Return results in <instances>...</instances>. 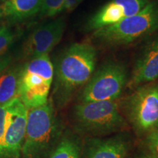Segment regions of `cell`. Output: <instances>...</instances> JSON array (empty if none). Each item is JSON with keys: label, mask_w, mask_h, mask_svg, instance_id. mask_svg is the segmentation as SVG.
Returning <instances> with one entry per match:
<instances>
[{"label": "cell", "mask_w": 158, "mask_h": 158, "mask_svg": "<svg viewBox=\"0 0 158 158\" xmlns=\"http://www.w3.org/2000/svg\"><path fill=\"white\" fill-rule=\"evenodd\" d=\"M98 51L90 43H75L67 47L57 59L54 95L59 104H65L89 81L95 69Z\"/></svg>", "instance_id": "6da1fadb"}, {"label": "cell", "mask_w": 158, "mask_h": 158, "mask_svg": "<svg viewBox=\"0 0 158 158\" xmlns=\"http://www.w3.org/2000/svg\"><path fill=\"white\" fill-rule=\"evenodd\" d=\"M158 29V0L116 24L92 31L89 43L94 46L116 48L145 40Z\"/></svg>", "instance_id": "7a4b0ae2"}, {"label": "cell", "mask_w": 158, "mask_h": 158, "mask_svg": "<svg viewBox=\"0 0 158 158\" xmlns=\"http://www.w3.org/2000/svg\"><path fill=\"white\" fill-rule=\"evenodd\" d=\"M54 79V66L48 54L29 59L20 70L18 98L28 110L43 106Z\"/></svg>", "instance_id": "3957f363"}, {"label": "cell", "mask_w": 158, "mask_h": 158, "mask_svg": "<svg viewBox=\"0 0 158 158\" xmlns=\"http://www.w3.org/2000/svg\"><path fill=\"white\" fill-rule=\"evenodd\" d=\"M57 122L50 102L28 110L27 127L21 149L23 158L43 155L56 138Z\"/></svg>", "instance_id": "277c9868"}, {"label": "cell", "mask_w": 158, "mask_h": 158, "mask_svg": "<svg viewBox=\"0 0 158 158\" xmlns=\"http://www.w3.org/2000/svg\"><path fill=\"white\" fill-rule=\"evenodd\" d=\"M75 117L79 127L93 135L115 133L126 124L116 100L81 102L75 108Z\"/></svg>", "instance_id": "5b68a950"}, {"label": "cell", "mask_w": 158, "mask_h": 158, "mask_svg": "<svg viewBox=\"0 0 158 158\" xmlns=\"http://www.w3.org/2000/svg\"><path fill=\"white\" fill-rule=\"evenodd\" d=\"M127 82V71L124 64L117 62L106 63L84 86L81 102L116 100Z\"/></svg>", "instance_id": "8992f818"}, {"label": "cell", "mask_w": 158, "mask_h": 158, "mask_svg": "<svg viewBox=\"0 0 158 158\" xmlns=\"http://www.w3.org/2000/svg\"><path fill=\"white\" fill-rule=\"evenodd\" d=\"M126 109L135 129L140 133L158 130V83L141 85L127 98Z\"/></svg>", "instance_id": "52a82bcc"}, {"label": "cell", "mask_w": 158, "mask_h": 158, "mask_svg": "<svg viewBox=\"0 0 158 158\" xmlns=\"http://www.w3.org/2000/svg\"><path fill=\"white\" fill-rule=\"evenodd\" d=\"M7 123L0 158H19L24 140L28 109L19 98L6 104Z\"/></svg>", "instance_id": "ba28073f"}, {"label": "cell", "mask_w": 158, "mask_h": 158, "mask_svg": "<svg viewBox=\"0 0 158 158\" xmlns=\"http://www.w3.org/2000/svg\"><path fill=\"white\" fill-rule=\"evenodd\" d=\"M151 0H109L91 15L85 23L84 29L92 31L102 27L116 24L126 18L140 12Z\"/></svg>", "instance_id": "9c48e42d"}, {"label": "cell", "mask_w": 158, "mask_h": 158, "mask_svg": "<svg viewBox=\"0 0 158 158\" xmlns=\"http://www.w3.org/2000/svg\"><path fill=\"white\" fill-rule=\"evenodd\" d=\"M65 26L64 18H58L35 28L23 43V56L31 59L48 54L62 40Z\"/></svg>", "instance_id": "30bf717a"}, {"label": "cell", "mask_w": 158, "mask_h": 158, "mask_svg": "<svg viewBox=\"0 0 158 158\" xmlns=\"http://www.w3.org/2000/svg\"><path fill=\"white\" fill-rule=\"evenodd\" d=\"M127 86L135 89L158 78V29L145 40Z\"/></svg>", "instance_id": "8fae6325"}, {"label": "cell", "mask_w": 158, "mask_h": 158, "mask_svg": "<svg viewBox=\"0 0 158 158\" xmlns=\"http://www.w3.org/2000/svg\"><path fill=\"white\" fill-rule=\"evenodd\" d=\"M127 149V143L121 138L94 139L89 143L85 158H126Z\"/></svg>", "instance_id": "7c38bea8"}, {"label": "cell", "mask_w": 158, "mask_h": 158, "mask_svg": "<svg viewBox=\"0 0 158 158\" xmlns=\"http://www.w3.org/2000/svg\"><path fill=\"white\" fill-rule=\"evenodd\" d=\"M43 0H5L1 7L2 16L21 21L38 14Z\"/></svg>", "instance_id": "4fadbf2b"}, {"label": "cell", "mask_w": 158, "mask_h": 158, "mask_svg": "<svg viewBox=\"0 0 158 158\" xmlns=\"http://www.w3.org/2000/svg\"><path fill=\"white\" fill-rule=\"evenodd\" d=\"M20 70L19 68L5 70L0 76V106L18 98Z\"/></svg>", "instance_id": "5bb4252c"}, {"label": "cell", "mask_w": 158, "mask_h": 158, "mask_svg": "<svg viewBox=\"0 0 158 158\" xmlns=\"http://www.w3.org/2000/svg\"><path fill=\"white\" fill-rule=\"evenodd\" d=\"M80 146L72 138H64L48 158H79Z\"/></svg>", "instance_id": "9a60e30c"}, {"label": "cell", "mask_w": 158, "mask_h": 158, "mask_svg": "<svg viewBox=\"0 0 158 158\" xmlns=\"http://www.w3.org/2000/svg\"><path fill=\"white\" fill-rule=\"evenodd\" d=\"M15 34L6 25L0 27V59L8 56L7 53L15 42Z\"/></svg>", "instance_id": "2e32d148"}, {"label": "cell", "mask_w": 158, "mask_h": 158, "mask_svg": "<svg viewBox=\"0 0 158 158\" xmlns=\"http://www.w3.org/2000/svg\"><path fill=\"white\" fill-rule=\"evenodd\" d=\"M65 0H43L39 12L41 18L54 17L63 12Z\"/></svg>", "instance_id": "e0dca14e"}, {"label": "cell", "mask_w": 158, "mask_h": 158, "mask_svg": "<svg viewBox=\"0 0 158 158\" xmlns=\"http://www.w3.org/2000/svg\"><path fill=\"white\" fill-rule=\"evenodd\" d=\"M146 143L149 151L148 154L152 158H158V130L148 133Z\"/></svg>", "instance_id": "ac0fdd59"}, {"label": "cell", "mask_w": 158, "mask_h": 158, "mask_svg": "<svg viewBox=\"0 0 158 158\" xmlns=\"http://www.w3.org/2000/svg\"><path fill=\"white\" fill-rule=\"evenodd\" d=\"M7 106H0V152H1L2 147L5 137L6 123H7Z\"/></svg>", "instance_id": "d6986e66"}, {"label": "cell", "mask_w": 158, "mask_h": 158, "mask_svg": "<svg viewBox=\"0 0 158 158\" xmlns=\"http://www.w3.org/2000/svg\"><path fill=\"white\" fill-rule=\"evenodd\" d=\"M84 0H65L63 12H72Z\"/></svg>", "instance_id": "ffe728a7"}, {"label": "cell", "mask_w": 158, "mask_h": 158, "mask_svg": "<svg viewBox=\"0 0 158 158\" xmlns=\"http://www.w3.org/2000/svg\"><path fill=\"white\" fill-rule=\"evenodd\" d=\"M11 59V56H9V55L0 59V76L2 74L4 71L8 68L10 64Z\"/></svg>", "instance_id": "44dd1931"}, {"label": "cell", "mask_w": 158, "mask_h": 158, "mask_svg": "<svg viewBox=\"0 0 158 158\" xmlns=\"http://www.w3.org/2000/svg\"><path fill=\"white\" fill-rule=\"evenodd\" d=\"M138 158H152V157L149 154H144V155H142L141 156H140Z\"/></svg>", "instance_id": "7402d4cb"}, {"label": "cell", "mask_w": 158, "mask_h": 158, "mask_svg": "<svg viewBox=\"0 0 158 158\" xmlns=\"http://www.w3.org/2000/svg\"><path fill=\"white\" fill-rule=\"evenodd\" d=\"M2 17V10H1V7H0V18Z\"/></svg>", "instance_id": "603a6c76"}]
</instances>
